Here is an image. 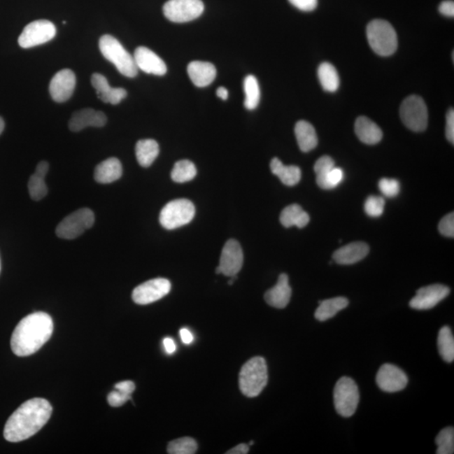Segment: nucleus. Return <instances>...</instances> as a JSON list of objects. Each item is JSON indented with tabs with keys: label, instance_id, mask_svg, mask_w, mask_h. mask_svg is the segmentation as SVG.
Segmentation results:
<instances>
[{
	"label": "nucleus",
	"instance_id": "f257e3e1",
	"mask_svg": "<svg viewBox=\"0 0 454 454\" xmlns=\"http://www.w3.org/2000/svg\"><path fill=\"white\" fill-rule=\"evenodd\" d=\"M52 413V407L47 399H29L8 419L3 437L10 443H19L30 439L47 424Z\"/></svg>",
	"mask_w": 454,
	"mask_h": 454
},
{
	"label": "nucleus",
	"instance_id": "f03ea898",
	"mask_svg": "<svg viewBox=\"0 0 454 454\" xmlns=\"http://www.w3.org/2000/svg\"><path fill=\"white\" fill-rule=\"evenodd\" d=\"M53 322L45 312H35L23 318L12 334L10 345L16 356L32 355L51 339Z\"/></svg>",
	"mask_w": 454,
	"mask_h": 454
},
{
	"label": "nucleus",
	"instance_id": "7ed1b4c3",
	"mask_svg": "<svg viewBox=\"0 0 454 454\" xmlns=\"http://www.w3.org/2000/svg\"><path fill=\"white\" fill-rule=\"evenodd\" d=\"M268 367L262 357H254L241 368L239 387L245 397H257L268 384Z\"/></svg>",
	"mask_w": 454,
	"mask_h": 454
},
{
	"label": "nucleus",
	"instance_id": "20e7f679",
	"mask_svg": "<svg viewBox=\"0 0 454 454\" xmlns=\"http://www.w3.org/2000/svg\"><path fill=\"white\" fill-rule=\"evenodd\" d=\"M99 47L104 57L113 64L119 72L128 78H134L139 72L134 57L129 53L118 39L111 35L101 37Z\"/></svg>",
	"mask_w": 454,
	"mask_h": 454
},
{
	"label": "nucleus",
	"instance_id": "39448f33",
	"mask_svg": "<svg viewBox=\"0 0 454 454\" xmlns=\"http://www.w3.org/2000/svg\"><path fill=\"white\" fill-rule=\"evenodd\" d=\"M370 47L378 55H392L398 48L397 34L391 24L384 20H374L367 27Z\"/></svg>",
	"mask_w": 454,
	"mask_h": 454
},
{
	"label": "nucleus",
	"instance_id": "423d86ee",
	"mask_svg": "<svg viewBox=\"0 0 454 454\" xmlns=\"http://www.w3.org/2000/svg\"><path fill=\"white\" fill-rule=\"evenodd\" d=\"M335 409L343 418H351L360 402V391L356 382L349 377H341L333 391Z\"/></svg>",
	"mask_w": 454,
	"mask_h": 454
},
{
	"label": "nucleus",
	"instance_id": "0eeeda50",
	"mask_svg": "<svg viewBox=\"0 0 454 454\" xmlns=\"http://www.w3.org/2000/svg\"><path fill=\"white\" fill-rule=\"evenodd\" d=\"M194 215L195 207L189 199H175L162 208L159 222L166 230H173L189 224Z\"/></svg>",
	"mask_w": 454,
	"mask_h": 454
},
{
	"label": "nucleus",
	"instance_id": "6e6552de",
	"mask_svg": "<svg viewBox=\"0 0 454 454\" xmlns=\"http://www.w3.org/2000/svg\"><path fill=\"white\" fill-rule=\"evenodd\" d=\"M94 214L89 208H82L69 215L58 225L56 234L62 239L73 240L94 226Z\"/></svg>",
	"mask_w": 454,
	"mask_h": 454
},
{
	"label": "nucleus",
	"instance_id": "1a4fd4ad",
	"mask_svg": "<svg viewBox=\"0 0 454 454\" xmlns=\"http://www.w3.org/2000/svg\"><path fill=\"white\" fill-rule=\"evenodd\" d=\"M402 122L410 130L420 132L426 130L428 124V111L423 99L411 95L405 99L399 109Z\"/></svg>",
	"mask_w": 454,
	"mask_h": 454
},
{
	"label": "nucleus",
	"instance_id": "9d476101",
	"mask_svg": "<svg viewBox=\"0 0 454 454\" xmlns=\"http://www.w3.org/2000/svg\"><path fill=\"white\" fill-rule=\"evenodd\" d=\"M205 10L201 0H169L164 6L165 17L174 23L192 22Z\"/></svg>",
	"mask_w": 454,
	"mask_h": 454
},
{
	"label": "nucleus",
	"instance_id": "9b49d317",
	"mask_svg": "<svg viewBox=\"0 0 454 454\" xmlns=\"http://www.w3.org/2000/svg\"><path fill=\"white\" fill-rule=\"evenodd\" d=\"M56 33V27L49 20H36L24 28L18 43L22 48H34L52 40Z\"/></svg>",
	"mask_w": 454,
	"mask_h": 454
},
{
	"label": "nucleus",
	"instance_id": "f8f14e48",
	"mask_svg": "<svg viewBox=\"0 0 454 454\" xmlns=\"http://www.w3.org/2000/svg\"><path fill=\"white\" fill-rule=\"evenodd\" d=\"M170 290L169 281L164 278H154L137 286L133 290L132 299L139 305H148L166 297Z\"/></svg>",
	"mask_w": 454,
	"mask_h": 454
},
{
	"label": "nucleus",
	"instance_id": "ddd939ff",
	"mask_svg": "<svg viewBox=\"0 0 454 454\" xmlns=\"http://www.w3.org/2000/svg\"><path fill=\"white\" fill-rule=\"evenodd\" d=\"M243 264V252L239 241L229 240L225 244L220 264L216 268V274H222L225 276H236Z\"/></svg>",
	"mask_w": 454,
	"mask_h": 454
},
{
	"label": "nucleus",
	"instance_id": "4468645a",
	"mask_svg": "<svg viewBox=\"0 0 454 454\" xmlns=\"http://www.w3.org/2000/svg\"><path fill=\"white\" fill-rule=\"evenodd\" d=\"M376 382L381 390L385 392H398L406 388L408 377L402 369L394 364L382 365L376 376Z\"/></svg>",
	"mask_w": 454,
	"mask_h": 454
},
{
	"label": "nucleus",
	"instance_id": "2eb2a0df",
	"mask_svg": "<svg viewBox=\"0 0 454 454\" xmlns=\"http://www.w3.org/2000/svg\"><path fill=\"white\" fill-rule=\"evenodd\" d=\"M450 294L448 287L444 285H432L423 287L410 302V306L415 310H430Z\"/></svg>",
	"mask_w": 454,
	"mask_h": 454
},
{
	"label": "nucleus",
	"instance_id": "dca6fc26",
	"mask_svg": "<svg viewBox=\"0 0 454 454\" xmlns=\"http://www.w3.org/2000/svg\"><path fill=\"white\" fill-rule=\"evenodd\" d=\"M76 86V76L70 69H62L52 78L49 92L54 101L64 103L72 97Z\"/></svg>",
	"mask_w": 454,
	"mask_h": 454
},
{
	"label": "nucleus",
	"instance_id": "f3484780",
	"mask_svg": "<svg viewBox=\"0 0 454 454\" xmlns=\"http://www.w3.org/2000/svg\"><path fill=\"white\" fill-rule=\"evenodd\" d=\"M107 122V118L102 111L86 108L75 111L69 122V130L78 132L87 127H103Z\"/></svg>",
	"mask_w": 454,
	"mask_h": 454
},
{
	"label": "nucleus",
	"instance_id": "a211bd4d",
	"mask_svg": "<svg viewBox=\"0 0 454 454\" xmlns=\"http://www.w3.org/2000/svg\"><path fill=\"white\" fill-rule=\"evenodd\" d=\"M133 57L137 69L145 73L157 75V76H164L166 73L165 62L148 48H137Z\"/></svg>",
	"mask_w": 454,
	"mask_h": 454
},
{
	"label": "nucleus",
	"instance_id": "6ab92c4d",
	"mask_svg": "<svg viewBox=\"0 0 454 454\" xmlns=\"http://www.w3.org/2000/svg\"><path fill=\"white\" fill-rule=\"evenodd\" d=\"M91 83L97 90L98 97L103 102L118 105L127 97V90L122 87H112L108 83L107 78L101 73H94L91 77Z\"/></svg>",
	"mask_w": 454,
	"mask_h": 454
},
{
	"label": "nucleus",
	"instance_id": "aec40b11",
	"mask_svg": "<svg viewBox=\"0 0 454 454\" xmlns=\"http://www.w3.org/2000/svg\"><path fill=\"white\" fill-rule=\"evenodd\" d=\"M292 290L289 285V277L285 274H281L276 286L269 290L264 295L265 302L270 306L277 309H284L290 303Z\"/></svg>",
	"mask_w": 454,
	"mask_h": 454
},
{
	"label": "nucleus",
	"instance_id": "412c9836",
	"mask_svg": "<svg viewBox=\"0 0 454 454\" xmlns=\"http://www.w3.org/2000/svg\"><path fill=\"white\" fill-rule=\"evenodd\" d=\"M369 253V248L367 244L357 241L336 250L332 257L336 264L351 265L364 260Z\"/></svg>",
	"mask_w": 454,
	"mask_h": 454
},
{
	"label": "nucleus",
	"instance_id": "4be33fe9",
	"mask_svg": "<svg viewBox=\"0 0 454 454\" xmlns=\"http://www.w3.org/2000/svg\"><path fill=\"white\" fill-rule=\"evenodd\" d=\"M188 74L195 86H209L216 77L215 66L211 62L194 61L188 66Z\"/></svg>",
	"mask_w": 454,
	"mask_h": 454
},
{
	"label": "nucleus",
	"instance_id": "5701e85b",
	"mask_svg": "<svg viewBox=\"0 0 454 454\" xmlns=\"http://www.w3.org/2000/svg\"><path fill=\"white\" fill-rule=\"evenodd\" d=\"M123 173L122 162L118 158L110 157L103 161L94 169V179L99 184H111L122 178Z\"/></svg>",
	"mask_w": 454,
	"mask_h": 454
},
{
	"label": "nucleus",
	"instance_id": "b1692460",
	"mask_svg": "<svg viewBox=\"0 0 454 454\" xmlns=\"http://www.w3.org/2000/svg\"><path fill=\"white\" fill-rule=\"evenodd\" d=\"M355 133L358 139L365 144L376 145L382 140L383 132L373 120L360 116L356 120Z\"/></svg>",
	"mask_w": 454,
	"mask_h": 454
},
{
	"label": "nucleus",
	"instance_id": "393cba45",
	"mask_svg": "<svg viewBox=\"0 0 454 454\" xmlns=\"http://www.w3.org/2000/svg\"><path fill=\"white\" fill-rule=\"evenodd\" d=\"M295 133L299 149L302 152H311V150L315 149L316 146H318V139L315 128L311 123L306 122V120H299L295 125Z\"/></svg>",
	"mask_w": 454,
	"mask_h": 454
},
{
	"label": "nucleus",
	"instance_id": "a878e982",
	"mask_svg": "<svg viewBox=\"0 0 454 454\" xmlns=\"http://www.w3.org/2000/svg\"><path fill=\"white\" fill-rule=\"evenodd\" d=\"M272 173L281 179L283 184L287 186H295L301 181L302 170L297 166H285L277 157L270 162Z\"/></svg>",
	"mask_w": 454,
	"mask_h": 454
},
{
	"label": "nucleus",
	"instance_id": "bb28decb",
	"mask_svg": "<svg viewBox=\"0 0 454 454\" xmlns=\"http://www.w3.org/2000/svg\"><path fill=\"white\" fill-rule=\"evenodd\" d=\"M159 154V146L155 140L144 139L137 141L136 156L139 164L143 168H148L156 160Z\"/></svg>",
	"mask_w": 454,
	"mask_h": 454
},
{
	"label": "nucleus",
	"instance_id": "cd10ccee",
	"mask_svg": "<svg viewBox=\"0 0 454 454\" xmlns=\"http://www.w3.org/2000/svg\"><path fill=\"white\" fill-rule=\"evenodd\" d=\"M310 222V216L304 211L302 206L291 205L285 208L281 212V222L285 227H297L303 228Z\"/></svg>",
	"mask_w": 454,
	"mask_h": 454
},
{
	"label": "nucleus",
	"instance_id": "c85d7f7f",
	"mask_svg": "<svg viewBox=\"0 0 454 454\" xmlns=\"http://www.w3.org/2000/svg\"><path fill=\"white\" fill-rule=\"evenodd\" d=\"M348 304V299L345 297H336L320 302V306L315 311V318L319 322H326L340 311L345 309Z\"/></svg>",
	"mask_w": 454,
	"mask_h": 454
},
{
	"label": "nucleus",
	"instance_id": "c756f323",
	"mask_svg": "<svg viewBox=\"0 0 454 454\" xmlns=\"http://www.w3.org/2000/svg\"><path fill=\"white\" fill-rule=\"evenodd\" d=\"M318 74L320 85L327 92H335L339 89V76L334 66L323 62L319 66Z\"/></svg>",
	"mask_w": 454,
	"mask_h": 454
},
{
	"label": "nucleus",
	"instance_id": "7c9ffc66",
	"mask_svg": "<svg viewBox=\"0 0 454 454\" xmlns=\"http://www.w3.org/2000/svg\"><path fill=\"white\" fill-rule=\"evenodd\" d=\"M437 347L443 360L447 362L454 360V337L448 327L441 328L437 339Z\"/></svg>",
	"mask_w": 454,
	"mask_h": 454
},
{
	"label": "nucleus",
	"instance_id": "2f4dec72",
	"mask_svg": "<svg viewBox=\"0 0 454 454\" xmlns=\"http://www.w3.org/2000/svg\"><path fill=\"white\" fill-rule=\"evenodd\" d=\"M245 101L244 106L249 111L255 110L260 101V87L256 77L248 75L243 83Z\"/></svg>",
	"mask_w": 454,
	"mask_h": 454
},
{
	"label": "nucleus",
	"instance_id": "473e14b6",
	"mask_svg": "<svg viewBox=\"0 0 454 454\" xmlns=\"http://www.w3.org/2000/svg\"><path fill=\"white\" fill-rule=\"evenodd\" d=\"M197 174V169L192 162L189 160L178 161L175 164L171 178L176 183H185L192 180Z\"/></svg>",
	"mask_w": 454,
	"mask_h": 454
},
{
	"label": "nucleus",
	"instance_id": "72a5a7b5",
	"mask_svg": "<svg viewBox=\"0 0 454 454\" xmlns=\"http://www.w3.org/2000/svg\"><path fill=\"white\" fill-rule=\"evenodd\" d=\"M197 449V441L189 437L170 441L168 446V453L170 454H194Z\"/></svg>",
	"mask_w": 454,
	"mask_h": 454
},
{
	"label": "nucleus",
	"instance_id": "f704fd0d",
	"mask_svg": "<svg viewBox=\"0 0 454 454\" xmlns=\"http://www.w3.org/2000/svg\"><path fill=\"white\" fill-rule=\"evenodd\" d=\"M437 454H453L454 453V429H443L436 437Z\"/></svg>",
	"mask_w": 454,
	"mask_h": 454
},
{
	"label": "nucleus",
	"instance_id": "c9c22d12",
	"mask_svg": "<svg viewBox=\"0 0 454 454\" xmlns=\"http://www.w3.org/2000/svg\"><path fill=\"white\" fill-rule=\"evenodd\" d=\"M28 190L33 201H39L48 194V189L45 183V177L34 173L28 183Z\"/></svg>",
	"mask_w": 454,
	"mask_h": 454
},
{
	"label": "nucleus",
	"instance_id": "e433bc0d",
	"mask_svg": "<svg viewBox=\"0 0 454 454\" xmlns=\"http://www.w3.org/2000/svg\"><path fill=\"white\" fill-rule=\"evenodd\" d=\"M334 168L335 162L331 157L323 156L316 161L314 170L316 174V183L320 188H322L328 173Z\"/></svg>",
	"mask_w": 454,
	"mask_h": 454
},
{
	"label": "nucleus",
	"instance_id": "4c0bfd02",
	"mask_svg": "<svg viewBox=\"0 0 454 454\" xmlns=\"http://www.w3.org/2000/svg\"><path fill=\"white\" fill-rule=\"evenodd\" d=\"M385 210V199L380 197H369L366 199L364 211L371 218H378Z\"/></svg>",
	"mask_w": 454,
	"mask_h": 454
},
{
	"label": "nucleus",
	"instance_id": "58836bf2",
	"mask_svg": "<svg viewBox=\"0 0 454 454\" xmlns=\"http://www.w3.org/2000/svg\"><path fill=\"white\" fill-rule=\"evenodd\" d=\"M378 189L381 191V193L385 195L386 197L394 198L397 197L399 189V183L395 179L392 178H382L380 182H378Z\"/></svg>",
	"mask_w": 454,
	"mask_h": 454
},
{
	"label": "nucleus",
	"instance_id": "ea45409f",
	"mask_svg": "<svg viewBox=\"0 0 454 454\" xmlns=\"http://www.w3.org/2000/svg\"><path fill=\"white\" fill-rule=\"evenodd\" d=\"M344 173L343 169L339 168L333 169L330 173H328L326 180L322 187L323 190H332L339 186L340 183L343 180Z\"/></svg>",
	"mask_w": 454,
	"mask_h": 454
},
{
	"label": "nucleus",
	"instance_id": "a19ab883",
	"mask_svg": "<svg viewBox=\"0 0 454 454\" xmlns=\"http://www.w3.org/2000/svg\"><path fill=\"white\" fill-rule=\"evenodd\" d=\"M439 232L441 235L447 237L454 236V215L453 212L444 216L439 225Z\"/></svg>",
	"mask_w": 454,
	"mask_h": 454
},
{
	"label": "nucleus",
	"instance_id": "79ce46f5",
	"mask_svg": "<svg viewBox=\"0 0 454 454\" xmlns=\"http://www.w3.org/2000/svg\"><path fill=\"white\" fill-rule=\"evenodd\" d=\"M131 399L132 395L124 393L122 391L118 390L111 391V392L108 395L107 397L110 406L113 407L122 406Z\"/></svg>",
	"mask_w": 454,
	"mask_h": 454
},
{
	"label": "nucleus",
	"instance_id": "37998d69",
	"mask_svg": "<svg viewBox=\"0 0 454 454\" xmlns=\"http://www.w3.org/2000/svg\"><path fill=\"white\" fill-rule=\"evenodd\" d=\"M291 5L299 10L313 11L318 5V0H289Z\"/></svg>",
	"mask_w": 454,
	"mask_h": 454
},
{
	"label": "nucleus",
	"instance_id": "c03bdc74",
	"mask_svg": "<svg viewBox=\"0 0 454 454\" xmlns=\"http://www.w3.org/2000/svg\"><path fill=\"white\" fill-rule=\"evenodd\" d=\"M446 136L452 144L454 143V111L450 109L446 120Z\"/></svg>",
	"mask_w": 454,
	"mask_h": 454
},
{
	"label": "nucleus",
	"instance_id": "a18cd8bd",
	"mask_svg": "<svg viewBox=\"0 0 454 454\" xmlns=\"http://www.w3.org/2000/svg\"><path fill=\"white\" fill-rule=\"evenodd\" d=\"M439 12L441 15L448 16V17H453L454 3L453 0H446V1L441 2L439 6Z\"/></svg>",
	"mask_w": 454,
	"mask_h": 454
},
{
	"label": "nucleus",
	"instance_id": "49530a36",
	"mask_svg": "<svg viewBox=\"0 0 454 454\" xmlns=\"http://www.w3.org/2000/svg\"><path fill=\"white\" fill-rule=\"evenodd\" d=\"M115 389L122 391V392L124 393L132 395L133 392H134L136 386L134 383H133L132 381H127L118 383V384L115 385Z\"/></svg>",
	"mask_w": 454,
	"mask_h": 454
},
{
	"label": "nucleus",
	"instance_id": "de8ad7c7",
	"mask_svg": "<svg viewBox=\"0 0 454 454\" xmlns=\"http://www.w3.org/2000/svg\"><path fill=\"white\" fill-rule=\"evenodd\" d=\"M249 452V446L248 444H241L236 446L235 448L229 450L226 453L227 454H246Z\"/></svg>",
	"mask_w": 454,
	"mask_h": 454
},
{
	"label": "nucleus",
	"instance_id": "09e8293b",
	"mask_svg": "<svg viewBox=\"0 0 454 454\" xmlns=\"http://www.w3.org/2000/svg\"><path fill=\"white\" fill-rule=\"evenodd\" d=\"M179 334H180L183 343L185 344H190L194 341V336L188 329H181L180 332H179Z\"/></svg>",
	"mask_w": 454,
	"mask_h": 454
},
{
	"label": "nucleus",
	"instance_id": "8fccbe9b",
	"mask_svg": "<svg viewBox=\"0 0 454 454\" xmlns=\"http://www.w3.org/2000/svg\"><path fill=\"white\" fill-rule=\"evenodd\" d=\"M164 346L166 353L168 354H173L176 351V345H175L174 341L170 339V337H166L164 339Z\"/></svg>",
	"mask_w": 454,
	"mask_h": 454
},
{
	"label": "nucleus",
	"instance_id": "3c124183",
	"mask_svg": "<svg viewBox=\"0 0 454 454\" xmlns=\"http://www.w3.org/2000/svg\"><path fill=\"white\" fill-rule=\"evenodd\" d=\"M49 170V164L47 161H41L37 164L35 173L45 177Z\"/></svg>",
	"mask_w": 454,
	"mask_h": 454
},
{
	"label": "nucleus",
	"instance_id": "603ef678",
	"mask_svg": "<svg viewBox=\"0 0 454 454\" xmlns=\"http://www.w3.org/2000/svg\"><path fill=\"white\" fill-rule=\"evenodd\" d=\"M216 95H218L220 99H222V101H227L229 95L228 90L225 87H220L218 90H216Z\"/></svg>",
	"mask_w": 454,
	"mask_h": 454
},
{
	"label": "nucleus",
	"instance_id": "864d4df0",
	"mask_svg": "<svg viewBox=\"0 0 454 454\" xmlns=\"http://www.w3.org/2000/svg\"><path fill=\"white\" fill-rule=\"evenodd\" d=\"M3 129H5V122H3V120L0 118V135L2 134Z\"/></svg>",
	"mask_w": 454,
	"mask_h": 454
},
{
	"label": "nucleus",
	"instance_id": "5fc2aeb1",
	"mask_svg": "<svg viewBox=\"0 0 454 454\" xmlns=\"http://www.w3.org/2000/svg\"><path fill=\"white\" fill-rule=\"evenodd\" d=\"M253 444H254V441H250L249 445H250V446H252V445H253Z\"/></svg>",
	"mask_w": 454,
	"mask_h": 454
},
{
	"label": "nucleus",
	"instance_id": "6e6d98bb",
	"mask_svg": "<svg viewBox=\"0 0 454 454\" xmlns=\"http://www.w3.org/2000/svg\"><path fill=\"white\" fill-rule=\"evenodd\" d=\"M0 270H1V264H0Z\"/></svg>",
	"mask_w": 454,
	"mask_h": 454
}]
</instances>
